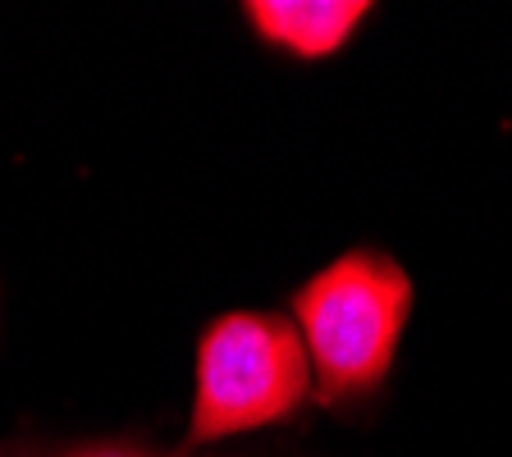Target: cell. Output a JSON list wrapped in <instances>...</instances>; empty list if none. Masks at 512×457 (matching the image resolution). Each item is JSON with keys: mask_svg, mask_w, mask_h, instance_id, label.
I'll return each instance as SVG.
<instances>
[{"mask_svg": "<svg viewBox=\"0 0 512 457\" xmlns=\"http://www.w3.org/2000/svg\"><path fill=\"white\" fill-rule=\"evenodd\" d=\"M407 316L412 279L394 256L357 247L316 270L293 293V325L307 348L316 403L343 407L380 389L398 357Z\"/></svg>", "mask_w": 512, "mask_h": 457, "instance_id": "1", "label": "cell"}, {"mask_svg": "<svg viewBox=\"0 0 512 457\" xmlns=\"http://www.w3.org/2000/svg\"><path fill=\"white\" fill-rule=\"evenodd\" d=\"M311 394L302 334L275 311H224L197 343V389L183 453L279 426Z\"/></svg>", "mask_w": 512, "mask_h": 457, "instance_id": "2", "label": "cell"}, {"mask_svg": "<svg viewBox=\"0 0 512 457\" xmlns=\"http://www.w3.org/2000/svg\"><path fill=\"white\" fill-rule=\"evenodd\" d=\"M243 14L266 46L293 60H325L348 46L371 5L366 0H247Z\"/></svg>", "mask_w": 512, "mask_h": 457, "instance_id": "3", "label": "cell"}, {"mask_svg": "<svg viewBox=\"0 0 512 457\" xmlns=\"http://www.w3.org/2000/svg\"><path fill=\"white\" fill-rule=\"evenodd\" d=\"M69 457H147V453H133V448H83V453Z\"/></svg>", "mask_w": 512, "mask_h": 457, "instance_id": "4", "label": "cell"}]
</instances>
